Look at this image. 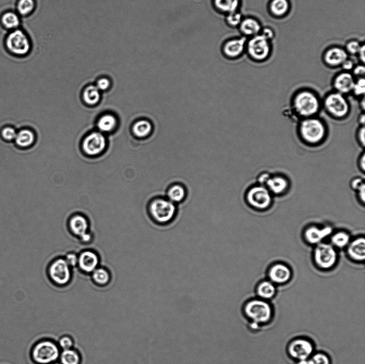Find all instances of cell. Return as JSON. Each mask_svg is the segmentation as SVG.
Listing matches in <instances>:
<instances>
[{
    "mask_svg": "<svg viewBox=\"0 0 365 364\" xmlns=\"http://www.w3.org/2000/svg\"><path fill=\"white\" fill-rule=\"evenodd\" d=\"M269 280L273 283L283 284L291 278V271L289 267L284 264L273 265L268 271Z\"/></svg>",
    "mask_w": 365,
    "mask_h": 364,
    "instance_id": "obj_17",
    "label": "cell"
},
{
    "mask_svg": "<svg viewBox=\"0 0 365 364\" xmlns=\"http://www.w3.org/2000/svg\"><path fill=\"white\" fill-rule=\"evenodd\" d=\"M188 196V192L186 187L181 183L170 185L165 193V197L177 205L186 202Z\"/></svg>",
    "mask_w": 365,
    "mask_h": 364,
    "instance_id": "obj_19",
    "label": "cell"
},
{
    "mask_svg": "<svg viewBox=\"0 0 365 364\" xmlns=\"http://www.w3.org/2000/svg\"><path fill=\"white\" fill-rule=\"evenodd\" d=\"M243 312L246 318L258 325L268 322L272 316L270 304L262 299L249 301L244 305Z\"/></svg>",
    "mask_w": 365,
    "mask_h": 364,
    "instance_id": "obj_5",
    "label": "cell"
},
{
    "mask_svg": "<svg viewBox=\"0 0 365 364\" xmlns=\"http://www.w3.org/2000/svg\"><path fill=\"white\" fill-rule=\"evenodd\" d=\"M359 107L361 108V109L362 110L363 112H364L365 109V101L364 96L362 97L361 101H360V103H359Z\"/></svg>",
    "mask_w": 365,
    "mask_h": 364,
    "instance_id": "obj_55",
    "label": "cell"
},
{
    "mask_svg": "<svg viewBox=\"0 0 365 364\" xmlns=\"http://www.w3.org/2000/svg\"><path fill=\"white\" fill-rule=\"evenodd\" d=\"M5 45L10 53L19 57L29 55L32 48L29 36L20 28L11 31L8 34L5 38Z\"/></svg>",
    "mask_w": 365,
    "mask_h": 364,
    "instance_id": "obj_4",
    "label": "cell"
},
{
    "mask_svg": "<svg viewBox=\"0 0 365 364\" xmlns=\"http://www.w3.org/2000/svg\"><path fill=\"white\" fill-rule=\"evenodd\" d=\"M333 229L330 226L319 228L315 226L308 227L304 233L305 240L309 243L318 244L329 236L332 235Z\"/></svg>",
    "mask_w": 365,
    "mask_h": 364,
    "instance_id": "obj_18",
    "label": "cell"
},
{
    "mask_svg": "<svg viewBox=\"0 0 365 364\" xmlns=\"http://www.w3.org/2000/svg\"><path fill=\"white\" fill-rule=\"evenodd\" d=\"M356 137L358 143L362 147H364L365 145V126H361L357 130Z\"/></svg>",
    "mask_w": 365,
    "mask_h": 364,
    "instance_id": "obj_43",
    "label": "cell"
},
{
    "mask_svg": "<svg viewBox=\"0 0 365 364\" xmlns=\"http://www.w3.org/2000/svg\"><path fill=\"white\" fill-rule=\"evenodd\" d=\"M288 185V180L283 176L271 175L270 179L267 182L266 187L269 192L274 194L280 195L287 190Z\"/></svg>",
    "mask_w": 365,
    "mask_h": 364,
    "instance_id": "obj_23",
    "label": "cell"
},
{
    "mask_svg": "<svg viewBox=\"0 0 365 364\" xmlns=\"http://www.w3.org/2000/svg\"><path fill=\"white\" fill-rule=\"evenodd\" d=\"M314 259L320 268L327 270L336 264L338 254L332 244L321 243L317 244L314 249Z\"/></svg>",
    "mask_w": 365,
    "mask_h": 364,
    "instance_id": "obj_9",
    "label": "cell"
},
{
    "mask_svg": "<svg viewBox=\"0 0 365 364\" xmlns=\"http://www.w3.org/2000/svg\"><path fill=\"white\" fill-rule=\"evenodd\" d=\"M240 26V31L246 36L258 35L261 31V26L256 20L248 18L243 20Z\"/></svg>",
    "mask_w": 365,
    "mask_h": 364,
    "instance_id": "obj_24",
    "label": "cell"
},
{
    "mask_svg": "<svg viewBox=\"0 0 365 364\" xmlns=\"http://www.w3.org/2000/svg\"><path fill=\"white\" fill-rule=\"evenodd\" d=\"M61 364H80L81 357L78 352L72 350H64L60 356Z\"/></svg>",
    "mask_w": 365,
    "mask_h": 364,
    "instance_id": "obj_33",
    "label": "cell"
},
{
    "mask_svg": "<svg viewBox=\"0 0 365 364\" xmlns=\"http://www.w3.org/2000/svg\"><path fill=\"white\" fill-rule=\"evenodd\" d=\"M353 69V75L359 78L364 77L365 73V67L364 65H358Z\"/></svg>",
    "mask_w": 365,
    "mask_h": 364,
    "instance_id": "obj_48",
    "label": "cell"
},
{
    "mask_svg": "<svg viewBox=\"0 0 365 364\" xmlns=\"http://www.w3.org/2000/svg\"><path fill=\"white\" fill-rule=\"evenodd\" d=\"M347 53L343 49L335 47L327 51L324 55V61L326 63L332 66L341 65L347 60Z\"/></svg>",
    "mask_w": 365,
    "mask_h": 364,
    "instance_id": "obj_22",
    "label": "cell"
},
{
    "mask_svg": "<svg viewBox=\"0 0 365 364\" xmlns=\"http://www.w3.org/2000/svg\"><path fill=\"white\" fill-rule=\"evenodd\" d=\"M147 209L150 219L155 224L165 226L176 220L178 206L165 196H156L149 202Z\"/></svg>",
    "mask_w": 365,
    "mask_h": 364,
    "instance_id": "obj_1",
    "label": "cell"
},
{
    "mask_svg": "<svg viewBox=\"0 0 365 364\" xmlns=\"http://www.w3.org/2000/svg\"><path fill=\"white\" fill-rule=\"evenodd\" d=\"M83 98L86 103L89 105L97 104L100 100L98 88L94 86H89L84 90Z\"/></svg>",
    "mask_w": 365,
    "mask_h": 364,
    "instance_id": "obj_34",
    "label": "cell"
},
{
    "mask_svg": "<svg viewBox=\"0 0 365 364\" xmlns=\"http://www.w3.org/2000/svg\"><path fill=\"white\" fill-rule=\"evenodd\" d=\"M116 119L115 117L106 115L100 119L98 126L100 130L104 132H109L113 130L116 126Z\"/></svg>",
    "mask_w": 365,
    "mask_h": 364,
    "instance_id": "obj_35",
    "label": "cell"
},
{
    "mask_svg": "<svg viewBox=\"0 0 365 364\" xmlns=\"http://www.w3.org/2000/svg\"><path fill=\"white\" fill-rule=\"evenodd\" d=\"M246 39L245 37L229 40L224 43L223 52L229 59H236L243 54L245 48Z\"/></svg>",
    "mask_w": 365,
    "mask_h": 364,
    "instance_id": "obj_15",
    "label": "cell"
},
{
    "mask_svg": "<svg viewBox=\"0 0 365 364\" xmlns=\"http://www.w3.org/2000/svg\"><path fill=\"white\" fill-rule=\"evenodd\" d=\"M341 65L343 69L345 72H347L351 71L354 68V62L351 60H346Z\"/></svg>",
    "mask_w": 365,
    "mask_h": 364,
    "instance_id": "obj_50",
    "label": "cell"
},
{
    "mask_svg": "<svg viewBox=\"0 0 365 364\" xmlns=\"http://www.w3.org/2000/svg\"><path fill=\"white\" fill-rule=\"evenodd\" d=\"M362 45L357 41H351L348 42L346 48L347 53L351 55L358 54L361 48Z\"/></svg>",
    "mask_w": 365,
    "mask_h": 364,
    "instance_id": "obj_41",
    "label": "cell"
},
{
    "mask_svg": "<svg viewBox=\"0 0 365 364\" xmlns=\"http://www.w3.org/2000/svg\"><path fill=\"white\" fill-rule=\"evenodd\" d=\"M37 3L36 0H18L17 10L21 16H29L35 12Z\"/></svg>",
    "mask_w": 365,
    "mask_h": 364,
    "instance_id": "obj_30",
    "label": "cell"
},
{
    "mask_svg": "<svg viewBox=\"0 0 365 364\" xmlns=\"http://www.w3.org/2000/svg\"><path fill=\"white\" fill-rule=\"evenodd\" d=\"M243 20L242 15L238 11L227 14L226 18L227 23L232 27L240 25Z\"/></svg>",
    "mask_w": 365,
    "mask_h": 364,
    "instance_id": "obj_38",
    "label": "cell"
},
{
    "mask_svg": "<svg viewBox=\"0 0 365 364\" xmlns=\"http://www.w3.org/2000/svg\"><path fill=\"white\" fill-rule=\"evenodd\" d=\"M215 8L220 12L230 14L237 11L240 4V0H214Z\"/></svg>",
    "mask_w": 365,
    "mask_h": 364,
    "instance_id": "obj_27",
    "label": "cell"
},
{
    "mask_svg": "<svg viewBox=\"0 0 365 364\" xmlns=\"http://www.w3.org/2000/svg\"><path fill=\"white\" fill-rule=\"evenodd\" d=\"M153 131V125L150 121L141 120L134 124L133 132L135 135L139 138L148 137Z\"/></svg>",
    "mask_w": 365,
    "mask_h": 364,
    "instance_id": "obj_29",
    "label": "cell"
},
{
    "mask_svg": "<svg viewBox=\"0 0 365 364\" xmlns=\"http://www.w3.org/2000/svg\"><path fill=\"white\" fill-rule=\"evenodd\" d=\"M49 275L53 281L58 285H66L71 279L70 266L65 259L56 260L50 266Z\"/></svg>",
    "mask_w": 365,
    "mask_h": 364,
    "instance_id": "obj_12",
    "label": "cell"
},
{
    "mask_svg": "<svg viewBox=\"0 0 365 364\" xmlns=\"http://www.w3.org/2000/svg\"><path fill=\"white\" fill-rule=\"evenodd\" d=\"M245 199L250 207L258 210L267 209L272 202L271 192L266 187L260 185L250 187L246 193Z\"/></svg>",
    "mask_w": 365,
    "mask_h": 364,
    "instance_id": "obj_8",
    "label": "cell"
},
{
    "mask_svg": "<svg viewBox=\"0 0 365 364\" xmlns=\"http://www.w3.org/2000/svg\"><path fill=\"white\" fill-rule=\"evenodd\" d=\"M97 86L98 89L104 90L109 87L110 81L107 78H102L98 81Z\"/></svg>",
    "mask_w": 365,
    "mask_h": 364,
    "instance_id": "obj_45",
    "label": "cell"
},
{
    "mask_svg": "<svg viewBox=\"0 0 365 364\" xmlns=\"http://www.w3.org/2000/svg\"><path fill=\"white\" fill-rule=\"evenodd\" d=\"M18 133L16 129L12 127H4L0 132L2 138L5 141L10 142L15 140Z\"/></svg>",
    "mask_w": 365,
    "mask_h": 364,
    "instance_id": "obj_40",
    "label": "cell"
},
{
    "mask_svg": "<svg viewBox=\"0 0 365 364\" xmlns=\"http://www.w3.org/2000/svg\"><path fill=\"white\" fill-rule=\"evenodd\" d=\"M106 141L104 136L100 133L94 132L84 140L82 147L87 155L95 156L100 154L105 149Z\"/></svg>",
    "mask_w": 365,
    "mask_h": 364,
    "instance_id": "obj_13",
    "label": "cell"
},
{
    "mask_svg": "<svg viewBox=\"0 0 365 364\" xmlns=\"http://www.w3.org/2000/svg\"><path fill=\"white\" fill-rule=\"evenodd\" d=\"M364 184H365L364 180L361 178L357 177L352 180L350 185L353 190L357 191Z\"/></svg>",
    "mask_w": 365,
    "mask_h": 364,
    "instance_id": "obj_47",
    "label": "cell"
},
{
    "mask_svg": "<svg viewBox=\"0 0 365 364\" xmlns=\"http://www.w3.org/2000/svg\"><path fill=\"white\" fill-rule=\"evenodd\" d=\"M70 229L75 235L80 237L82 242L87 243L91 240V236L87 232L88 223L83 216L77 215L70 220Z\"/></svg>",
    "mask_w": 365,
    "mask_h": 364,
    "instance_id": "obj_14",
    "label": "cell"
},
{
    "mask_svg": "<svg viewBox=\"0 0 365 364\" xmlns=\"http://www.w3.org/2000/svg\"><path fill=\"white\" fill-rule=\"evenodd\" d=\"M352 92L356 96L363 97L365 93V80L364 77L359 78L355 82Z\"/></svg>",
    "mask_w": 365,
    "mask_h": 364,
    "instance_id": "obj_39",
    "label": "cell"
},
{
    "mask_svg": "<svg viewBox=\"0 0 365 364\" xmlns=\"http://www.w3.org/2000/svg\"><path fill=\"white\" fill-rule=\"evenodd\" d=\"M1 22L6 29L11 31L18 29L20 24V15L13 11H7L1 16Z\"/></svg>",
    "mask_w": 365,
    "mask_h": 364,
    "instance_id": "obj_26",
    "label": "cell"
},
{
    "mask_svg": "<svg viewBox=\"0 0 365 364\" xmlns=\"http://www.w3.org/2000/svg\"><path fill=\"white\" fill-rule=\"evenodd\" d=\"M99 263L98 255L92 251L84 252L78 257V265L86 272H92L97 269Z\"/></svg>",
    "mask_w": 365,
    "mask_h": 364,
    "instance_id": "obj_21",
    "label": "cell"
},
{
    "mask_svg": "<svg viewBox=\"0 0 365 364\" xmlns=\"http://www.w3.org/2000/svg\"><path fill=\"white\" fill-rule=\"evenodd\" d=\"M59 344L64 350L70 349L74 346V342L71 338L69 337H63L59 340Z\"/></svg>",
    "mask_w": 365,
    "mask_h": 364,
    "instance_id": "obj_42",
    "label": "cell"
},
{
    "mask_svg": "<svg viewBox=\"0 0 365 364\" xmlns=\"http://www.w3.org/2000/svg\"><path fill=\"white\" fill-rule=\"evenodd\" d=\"M365 45H362L361 48L358 54H359V59H360V60L363 62V63H364L365 61Z\"/></svg>",
    "mask_w": 365,
    "mask_h": 364,
    "instance_id": "obj_53",
    "label": "cell"
},
{
    "mask_svg": "<svg viewBox=\"0 0 365 364\" xmlns=\"http://www.w3.org/2000/svg\"><path fill=\"white\" fill-rule=\"evenodd\" d=\"M35 140V134L31 130L22 129L17 134L15 140L17 145L21 147H27L31 146Z\"/></svg>",
    "mask_w": 365,
    "mask_h": 364,
    "instance_id": "obj_28",
    "label": "cell"
},
{
    "mask_svg": "<svg viewBox=\"0 0 365 364\" xmlns=\"http://www.w3.org/2000/svg\"><path fill=\"white\" fill-rule=\"evenodd\" d=\"M313 350L312 344L304 339H297L292 341L288 348L289 355L300 362H305L309 359Z\"/></svg>",
    "mask_w": 365,
    "mask_h": 364,
    "instance_id": "obj_10",
    "label": "cell"
},
{
    "mask_svg": "<svg viewBox=\"0 0 365 364\" xmlns=\"http://www.w3.org/2000/svg\"><path fill=\"white\" fill-rule=\"evenodd\" d=\"M300 364H330L329 357L324 354L318 353L314 355L309 359L305 362L300 363Z\"/></svg>",
    "mask_w": 365,
    "mask_h": 364,
    "instance_id": "obj_37",
    "label": "cell"
},
{
    "mask_svg": "<svg viewBox=\"0 0 365 364\" xmlns=\"http://www.w3.org/2000/svg\"><path fill=\"white\" fill-rule=\"evenodd\" d=\"M347 254L353 261L363 262L365 259V240L360 237L350 242L347 246Z\"/></svg>",
    "mask_w": 365,
    "mask_h": 364,
    "instance_id": "obj_20",
    "label": "cell"
},
{
    "mask_svg": "<svg viewBox=\"0 0 365 364\" xmlns=\"http://www.w3.org/2000/svg\"><path fill=\"white\" fill-rule=\"evenodd\" d=\"M353 75L348 72L339 74L334 79L333 87L335 92L345 95L352 92L355 84Z\"/></svg>",
    "mask_w": 365,
    "mask_h": 364,
    "instance_id": "obj_16",
    "label": "cell"
},
{
    "mask_svg": "<svg viewBox=\"0 0 365 364\" xmlns=\"http://www.w3.org/2000/svg\"><path fill=\"white\" fill-rule=\"evenodd\" d=\"M270 8L274 15L282 16L288 12L289 4L288 0H273Z\"/></svg>",
    "mask_w": 365,
    "mask_h": 364,
    "instance_id": "obj_32",
    "label": "cell"
},
{
    "mask_svg": "<svg viewBox=\"0 0 365 364\" xmlns=\"http://www.w3.org/2000/svg\"><path fill=\"white\" fill-rule=\"evenodd\" d=\"M358 166L360 168L361 171L363 173L365 171V154L363 152L359 157L358 160Z\"/></svg>",
    "mask_w": 365,
    "mask_h": 364,
    "instance_id": "obj_52",
    "label": "cell"
},
{
    "mask_svg": "<svg viewBox=\"0 0 365 364\" xmlns=\"http://www.w3.org/2000/svg\"><path fill=\"white\" fill-rule=\"evenodd\" d=\"M247 50L251 58L255 60L266 59L270 53L269 41L262 35L252 37L247 44Z\"/></svg>",
    "mask_w": 365,
    "mask_h": 364,
    "instance_id": "obj_11",
    "label": "cell"
},
{
    "mask_svg": "<svg viewBox=\"0 0 365 364\" xmlns=\"http://www.w3.org/2000/svg\"><path fill=\"white\" fill-rule=\"evenodd\" d=\"M271 175L267 172L262 173L259 176H258L257 181L259 185L264 186L266 187V185L268 181L270 179Z\"/></svg>",
    "mask_w": 365,
    "mask_h": 364,
    "instance_id": "obj_44",
    "label": "cell"
},
{
    "mask_svg": "<svg viewBox=\"0 0 365 364\" xmlns=\"http://www.w3.org/2000/svg\"><path fill=\"white\" fill-rule=\"evenodd\" d=\"M299 133L306 143L315 145L321 143L326 135V128L323 122L316 117L303 119L299 124Z\"/></svg>",
    "mask_w": 365,
    "mask_h": 364,
    "instance_id": "obj_3",
    "label": "cell"
},
{
    "mask_svg": "<svg viewBox=\"0 0 365 364\" xmlns=\"http://www.w3.org/2000/svg\"><path fill=\"white\" fill-rule=\"evenodd\" d=\"M292 107L297 116L303 119L313 117L320 110L321 101L311 91L303 90L294 96Z\"/></svg>",
    "mask_w": 365,
    "mask_h": 364,
    "instance_id": "obj_2",
    "label": "cell"
},
{
    "mask_svg": "<svg viewBox=\"0 0 365 364\" xmlns=\"http://www.w3.org/2000/svg\"><path fill=\"white\" fill-rule=\"evenodd\" d=\"M261 35L269 41L274 38V34L271 28H265L263 30L262 35Z\"/></svg>",
    "mask_w": 365,
    "mask_h": 364,
    "instance_id": "obj_49",
    "label": "cell"
},
{
    "mask_svg": "<svg viewBox=\"0 0 365 364\" xmlns=\"http://www.w3.org/2000/svg\"><path fill=\"white\" fill-rule=\"evenodd\" d=\"M356 191L358 192L359 200L364 203L365 202V184H364L361 187H359Z\"/></svg>",
    "mask_w": 365,
    "mask_h": 364,
    "instance_id": "obj_51",
    "label": "cell"
},
{
    "mask_svg": "<svg viewBox=\"0 0 365 364\" xmlns=\"http://www.w3.org/2000/svg\"><path fill=\"white\" fill-rule=\"evenodd\" d=\"M323 105L325 111L336 119L345 118L350 111L349 101L345 95L336 92L325 96Z\"/></svg>",
    "mask_w": 365,
    "mask_h": 364,
    "instance_id": "obj_7",
    "label": "cell"
},
{
    "mask_svg": "<svg viewBox=\"0 0 365 364\" xmlns=\"http://www.w3.org/2000/svg\"><path fill=\"white\" fill-rule=\"evenodd\" d=\"M60 351L57 345L49 341L37 343L32 347L31 356L37 364H50L58 359Z\"/></svg>",
    "mask_w": 365,
    "mask_h": 364,
    "instance_id": "obj_6",
    "label": "cell"
},
{
    "mask_svg": "<svg viewBox=\"0 0 365 364\" xmlns=\"http://www.w3.org/2000/svg\"><path fill=\"white\" fill-rule=\"evenodd\" d=\"M276 288L271 281H263L258 284L256 288V293L262 300L271 299L276 294Z\"/></svg>",
    "mask_w": 365,
    "mask_h": 364,
    "instance_id": "obj_25",
    "label": "cell"
},
{
    "mask_svg": "<svg viewBox=\"0 0 365 364\" xmlns=\"http://www.w3.org/2000/svg\"><path fill=\"white\" fill-rule=\"evenodd\" d=\"M358 121L359 124H360L361 126H365V115L364 112H363L360 115H359Z\"/></svg>",
    "mask_w": 365,
    "mask_h": 364,
    "instance_id": "obj_54",
    "label": "cell"
},
{
    "mask_svg": "<svg viewBox=\"0 0 365 364\" xmlns=\"http://www.w3.org/2000/svg\"><path fill=\"white\" fill-rule=\"evenodd\" d=\"M94 281L100 285H104L110 281L109 272L103 268L96 269L93 272Z\"/></svg>",
    "mask_w": 365,
    "mask_h": 364,
    "instance_id": "obj_36",
    "label": "cell"
},
{
    "mask_svg": "<svg viewBox=\"0 0 365 364\" xmlns=\"http://www.w3.org/2000/svg\"><path fill=\"white\" fill-rule=\"evenodd\" d=\"M350 242V237L344 231L336 232L331 237V243L334 247L344 248L348 246Z\"/></svg>",
    "mask_w": 365,
    "mask_h": 364,
    "instance_id": "obj_31",
    "label": "cell"
},
{
    "mask_svg": "<svg viewBox=\"0 0 365 364\" xmlns=\"http://www.w3.org/2000/svg\"><path fill=\"white\" fill-rule=\"evenodd\" d=\"M65 260L70 266H74L78 264V257L74 253H70L67 255Z\"/></svg>",
    "mask_w": 365,
    "mask_h": 364,
    "instance_id": "obj_46",
    "label": "cell"
}]
</instances>
